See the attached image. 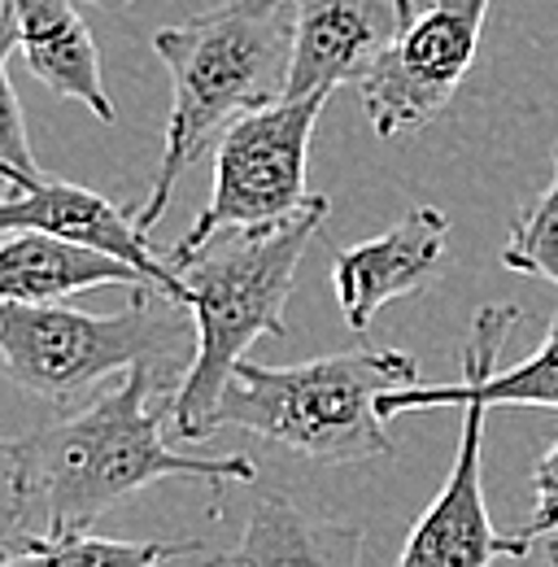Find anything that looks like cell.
I'll return each mask as SVG.
<instances>
[{
	"label": "cell",
	"mask_w": 558,
	"mask_h": 567,
	"mask_svg": "<svg viewBox=\"0 0 558 567\" xmlns=\"http://www.w3.org/2000/svg\"><path fill=\"white\" fill-rule=\"evenodd\" d=\"M162 384L166 367L136 362L87 406L4 441L0 458L9 481V515L18 528L13 537L53 542L87 533L110 506L170 476L206 485L254 481V463L245 454L193 458L166 445L162 415L148 411V398Z\"/></svg>",
	"instance_id": "1"
},
{
	"label": "cell",
	"mask_w": 558,
	"mask_h": 567,
	"mask_svg": "<svg viewBox=\"0 0 558 567\" xmlns=\"http://www.w3.org/2000/svg\"><path fill=\"white\" fill-rule=\"evenodd\" d=\"M292 22L297 0H223L153 35V53L170 71V118L157 175L136 210L144 231L162 223L184 171L231 118L283 96Z\"/></svg>",
	"instance_id": "2"
},
{
	"label": "cell",
	"mask_w": 558,
	"mask_h": 567,
	"mask_svg": "<svg viewBox=\"0 0 558 567\" xmlns=\"http://www.w3.org/2000/svg\"><path fill=\"white\" fill-rule=\"evenodd\" d=\"M328 210L332 202L323 197L276 231H218L188 254H166V262L188 284V315L197 337L193 362L170 398L179 441L202 445L206 415L214 411L231 367L262 337H283V306L297 267Z\"/></svg>",
	"instance_id": "3"
},
{
	"label": "cell",
	"mask_w": 558,
	"mask_h": 567,
	"mask_svg": "<svg viewBox=\"0 0 558 567\" xmlns=\"http://www.w3.org/2000/svg\"><path fill=\"white\" fill-rule=\"evenodd\" d=\"M418 384L402 350H345L297 367H262L240 358L206 415L202 441L218 427H245L314 463H366L393 454L380 398Z\"/></svg>",
	"instance_id": "4"
},
{
	"label": "cell",
	"mask_w": 558,
	"mask_h": 567,
	"mask_svg": "<svg viewBox=\"0 0 558 567\" xmlns=\"http://www.w3.org/2000/svg\"><path fill=\"white\" fill-rule=\"evenodd\" d=\"M179 310L188 306L153 284H140L114 315H87L62 301H0V367L31 398L74 402L136 362L166 367L179 354L193 362L197 337L175 319Z\"/></svg>",
	"instance_id": "5"
},
{
	"label": "cell",
	"mask_w": 558,
	"mask_h": 567,
	"mask_svg": "<svg viewBox=\"0 0 558 567\" xmlns=\"http://www.w3.org/2000/svg\"><path fill=\"white\" fill-rule=\"evenodd\" d=\"M519 323V306H480L467 341H463V384H411V389H393L380 398V415L397 420L411 411H432V406H463V436H458V454L454 467L441 485V494L432 497V506L423 511L397 555L402 567H480L497 559H524L533 546L519 533H497V524L488 519L485 506V415L493 411L480 393V380L493 375V362L502 354L506 337Z\"/></svg>",
	"instance_id": "6"
},
{
	"label": "cell",
	"mask_w": 558,
	"mask_h": 567,
	"mask_svg": "<svg viewBox=\"0 0 558 567\" xmlns=\"http://www.w3.org/2000/svg\"><path fill=\"white\" fill-rule=\"evenodd\" d=\"M328 96L332 92L276 96L231 118L214 148V188L206 210L193 218L170 254H188L218 231H276L319 206L323 193H310L306 162Z\"/></svg>",
	"instance_id": "7"
},
{
	"label": "cell",
	"mask_w": 558,
	"mask_h": 567,
	"mask_svg": "<svg viewBox=\"0 0 558 567\" xmlns=\"http://www.w3.org/2000/svg\"><path fill=\"white\" fill-rule=\"evenodd\" d=\"M493 0H423L375 58L362 87V110L375 136L397 141L436 123L476 66L480 31Z\"/></svg>",
	"instance_id": "8"
},
{
	"label": "cell",
	"mask_w": 558,
	"mask_h": 567,
	"mask_svg": "<svg viewBox=\"0 0 558 567\" xmlns=\"http://www.w3.org/2000/svg\"><path fill=\"white\" fill-rule=\"evenodd\" d=\"M18 227H35V231H53L62 240L114 254L123 262L140 267L157 292H166L170 301L188 306V284L179 280V271L166 262V254H157L144 236L136 218L118 210L110 197L70 184V179H53L40 175L31 184H13L9 197H0V231H18Z\"/></svg>",
	"instance_id": "9"
},
{
	"label": "cell",
	"mask_w": 558,
	"mask_h": 567,
	"mask_svg": "<svg viewBox=\"0 0 558 567\" xmlns=\"http://www.w3.org/2000/svg\"><path fill=\"white\" fill-rule=\"evenodd\" d=\"M450 218L436 206L402 214L389 231L349 245L332 262V288L353 332H366L371 319L402 297H418L445 271Z\"/></svg>",
	"instance_id": "10"
},
{
	"label": "cell",
	"mask_w": 558,
	"mask_h": 567,
	"mask_svg": "<svg viewBox=\"0 0 558 567\" xmlns=\"http://www.w3.org/2000/svg\"><path fill=\"white\" fill-rule=\"evenodd\" d=\"M397 27L402 18L393 0H297L283 96L362 83Z\"/></svg>",
	"instance_id": "11"
},
{
	"label": "cell",
	"mask_w": 558,
	"mask_h": 567,
	"mask_svg": "<svg viewBox=\"0 0 558 567\" xmlns=\"http://www.w3.org/2000/svg\"><path fill=\"white\" fill-rule=\"evenodd\" d=\"M18 27V49L27 58L31 74L66 96L79 101L92 118L114 123V101L105 92V74H101V53L96 40L83 22V13L74 9V0H4Z\"/></svg>",
	"instance_id": "12"
},
{
	"label": "cell",
	"mask_w": 558,
	"mask_h": 567,
	"mask_svg": "<svg viewBox=\"0 0 558 567\" xmlns=\"http://www.w3.org/2000/svg\"><path fill=\"white\" fill-rule=\"evenodd\" d=\"M105 284L140 288L153 280L114 254L74 245L53 231H0V301H66Z\"/></svg>",
	"instance_id": "13"
},
{
	"label": "cell",
	"mask_w": 558,
	"mask_h": 567,
	"mask_svg": "<svg viewBox=\"0 0 558 567\" xmlns=\"http://www.w3.org/2000/svg\"><path fill=\"white\" fill-rule=\"evenodd\" d=\"M223 564H358L362 559V528L328 524L292 502L267 494L240 537V546L218 555Z\"/></svg>",
	"instance_id": "14"
},
{
	"label": "cell",
	"mask_w": 558,
	"mask_h": 567,
	"mask_svg": "<svg viewBox=\"0 0 558 567\" xmlns=\"http://www.w3.org/2000/svg\"><path fill=\"white\" fill-rule=\"evenodd\" d=\"M22 550V564H110V567H153L170 559H197V546L184 542H114V537H92V533H70L53 542H31L13 537Z\"/></svg>",
	"instance_id": "15"
},
{
	"label": "cell",
	"mask_w": 558,
	"mask_h": 567,
	"mask_svg": "<svg viewBox=\"0 0 558 567\" xmlns=\"http://www.w3.org/2000/svg\"><path fill=\"white\" fill-rule=\"evenodd\" d=\"M502 267L519 276H537L558 288V148L550 184L515 214L510 236L502 245Z\"/></svg>",
	"instance_id": "16"
},
{
	"label": "cell",
	"mask_w": 558,
	"mask_h": 567,
	"mask_svg": "<svg viewBox=\"0 0 558 567\" xmlns=\"http://www.w3.org/2000/svg\"><path fill=\"white\" fill-rule=\"evenodd\" d=\"M488 406H541V411H558V315L546 332V341L524 358L519 367L502 371V375H485L480 380Z\"/></svg>",
	"instance_id": "17"
},
{
	"label": "cell",
	"mask_w": 558,
	"mask_h": 567,
	"mask_svg": "<svg viewBox=\"0 0 558 567\" xmlns=\"http://www.w3.org/2000/svg\"><path fill=\"white\" fill-rule=\"evenodd\" d=\"M13 49H18V27H13V13L4 4V13H0V179L4 184H31L44 171L35 166L27 118H22V101H18L13 79H9V53Z\"/></svg>",
	"instance_id": "18"
},
{
	"label": "cell",
	"mask_w": 558,
	"mask_h": 567,
	"mask_svg": "<svg viewBox=\"0 0 558 567\" xmlns=\"http://www.w3.org/2000/svg\"><path fill=\"white\" fill-rule=\"evenodd\" d=\"M533 497H537L533 519L524 528H515V533L528 546L533 542H546V555H555L558 550V441L541 454V463L533 472Z\"/></svg>",
	"instance_id": "19"
},
{
	"label": "cell",
	"mask_w": 558,
	"mask_h": 567,
	"mask_svg": "<svg viewBox=\"0 0 558 567\" xmlns=\"http://www.w3.org/2000/svg\"><path fill=\"white\" fill-rule=\"evenodd\" d=\"M0 564H22V550H18V542H0Z\"/></svg>",
	"instance_id": "20"
},
{
	"label": "cell",
	"mask_w": 558,
	"mask_h": 567,
	"mask_svg": "<svg viewBox=\"0 0 558 567\" xmlns=\"http://www.w3.org/2000/svg\"><path fill=\"white\" fill-rule=\"evenodd\" d=\"M393 4H397V18H402V22H411L418 9V0H393Z\"/></svg>",
	"instance_id": "21"
},
{
	"label": "cell",
	"mask_w": 558,
	"mask_h": 567,
	"mask_svg": "<svg viewBox=\"0 0 558 567\" xmlns=\"http://www.w3.org/2000/svg\"><path fill=\"white\" fill-rule=\"evenodd\" d=\"M92 4H105V9H127V4H136V0H92Z\"/></svg>",
	"instance_id": "22"
},
{
	"label": "cell",
	"mask_w": 558,
	"mask_h": 567,
	"mask_svg": "<svg viewBox=\"0 0 558 567\" xmlns=\"http://www.w3.org/2000/svg\"><path fill=\"white\" fill-rule=\"evenodd\" d=\"M550 564H558V550H555V555H550Z\"/></svg>",
	"instance_id": "23"
},
{
	"label": "cell",
	"mask_w": 558,
	"mask_h": 567,
	"mask_svg": "<svg viewBox=\"0 0 558 567\" xmlns=\"http://www.w3.org/2000/svg\"><path fill=\"white\" fill-rule=\"evenodd\" d=\"M0 454H4V441H0Z\"/></svg>",
	"instance_id": "24"
},
{
	"label": "cell",
	"mask_w": 558,
	"mask_h": 567,
	"mask_svg": "<svg viewBox=\"0 0 558 567\" xmlns=\"http://www.w3.org/2000/svg\"><path fill=\"white\" fill-rule=\"evenodd\" d=\"M0 13H4V4H0Z\"/></svg>",
	"instance_id": "25"
}]
</instances>
